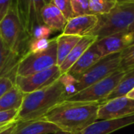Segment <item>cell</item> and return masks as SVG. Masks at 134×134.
<instances>
[{"label":"cell","instance_id":"cell-16","mask_svg":"<svg viewBox=\"0 0 134 134\" xmlns=\"http://www.w3.org/2000/svg\"><path fill=\"white\" fill-rule=\"evenodd\" d=\"M97 40L96 36H85L81 38L78 43L74 47L70 54L67 55L62 63L59 65L62 74H65L68 70L73 66V65L81 57V55L86 51V50Z\"/></svg>","mask_w":134,"mask_h":134},{"label":"cell","instance_id":"cell-18","mask_svg":"<svg viewBox=\"0 0 134 134\" xmlns=\"http://www.w3.org/2000/svg\"><path fill=\"white\" fill-rule=\"evenodd\" d=\"M55 38L57 45V65L59 66L81 37L62 33Z\"/></svg>","mask_w":134,"mask_h":134},{"label":"cell","instance_id":"cell-21","mask_svg":"<svg viewBox=\"0 0 134 134\" xmlns=\"http://www.w3.org/2000/svg\"><path fill=\"white\" fill-rule=\"evenodd\" d=\"M132 88H134V69L125 74L117 87L103 102L108 101L117 97L125 96L128 92H130Z\"/></svg>","mask_w":134,"mask_h":134},{"label":"cell","instance_id":"cell-11","mask_svg":"<svg viewBox=\"0 0 134 134\" xmlns=\"http://www.w3.org/2000/svg\"><path fill=\"white\" fill-rule=\"evenodd\" d=\"M134 43V36L131 32H122L113 34L96 41V45L102 56L120 53Z\"/></svg>","mask_w":134,"mask_h":134},{"label":"cell","instance_id":"cell-28","mask_svg":"<svg viewBox=\"0 0 134 134\" xmlns=\"http://www.w3.org/2000/svg\"><path fill=\"white\" fill-rule=\"evenodd\" d=\"M18 113V110H12L8 111L0 112V125L16 121Z\"/></svg>","mask_w":134,"mask_h":134},{"label":"cell","instance_id":"cell-12","mask_svg":"<svg viewBox=\"0 0 134 134\" xmlns=\"http://www.w3.org/2000/svg\"><path fill=\"white\" fill-rule=\"evenodd\" d=\"M134 124V114L110 120H97L84 129L73 134H110L120 129Z\"/></svg>","mask_w":134,"mask_h":134},{"label":"cell","instance_id":"cell-7","mask_svg":"<svg viewBox=\"0 0 134 134\" xmlns=\"http://www.w3.org/2000/svg\"><path fill=\"white\" fill-rule=\"evenodd\" d=\"M125 74L118 70L103 80L69 96L65 100L102 103L117 87Z\"/></svg>","mask_w":134,"mask_h":134},{"label":"cell","instance_id":"cell-4","mask_svg":"<svg viewBox=\"0 0 134 134\" xmlns=\"http://www.w3.org/2000/svg\"><path fill=\"white\" fill-rule=\"evenodd\" d=\"M98 23L88 36L97 40L106 36L127 32L134 23V3H117L107 14L98 15Z\"/></svg>","mask_w":134,"mask_h":134},{"label":"cell","instance_id":"cell-20","mask_svg":"<svg viewBox=\"0 0 134 134\" xmlns=\"http://www.w3.org/2000/svg\"><path fill=\"white\" fill-rule=\"evenodd\" d=\"M19 58L13 54L0 38V77L6 76L7 72L16 70Z\"/></svg>","mask_w":134,"mask_h":134},{"label":"cell","instance_id":"cell-33","mask_svg":"<svg viewBox=\"0 0 134 134\" xmlns=\"http://www.w3.org/2000/svg\"><path fill=\"white\" fill-rule=\"evenodd\" d=\"M118 3H134V0H116Z\"/></svg>","mask_w":134,"mask_h":134},{"label":"cell","instance_id":"cell-23","mask_svg":"<svg viewBox=\"0 0 134 134\" xmlns=\"http://www.w3.org/2000/svg\"><path fill=\"white\" fill-rule=\"evenodd\" d=\"M134 69V43L120 52L119 70L129 72Z\"/></svg>","mask_w":134,"mask_h":134},{"label":"cell","instance_id":"cell-15","mask_svg":"<svg viewBox=\"0 0 134 134\" xmlns=\"http://www.w3.org/2000/svg\"><path fill=\"white\" fill-rule=\"evenodd\" d=\"M101 58L102 56L95 42L73 65V66L66 73V74L71 76L74 79H75L76 77L82 74L84 72L88 70L90 67L96 64Z\"/></svg>","mask_w":134,"mask_h":134},{"label":"cell","instance_id":"cell-29","mask_svg":"<svg viewBox=\"0 0 134 134\" xmlns=\"http://www.w3.org/2000/svg\"><path fill=\"white\" fill-rule=\"evenodd\" d=\"M13 0H0V20L7 14Z\"/></svg>","mask_w":134,"mask_h":134},{"label":"cell","instance_id":"cell-34","mask_svg":"<svg viewBox=\"0 0 134 134\" xmlns=\"http://www.w3.org/2000/svg\"><path fill=\"white\" fill-rule=\"evenodd\" d=\"M129 32H131L132 34H133V36H134V23L129 27V30H128Z\"/></svg>","mask_w":134,"mask_h":134},{"label":"cell","instance_id":"cell-19","mask_svg":"<svg viewBox=\"0 0 134 134\" xmlns=\"http://www.w3.org/2000/svg\"><path fill=\"white\" fill-rule=\"evenodd\" d=\"M25 94L14 85L0 98V112L19 110L22 104Z\"/></svg>","mask_w":134,"mask_h":134},{"label":"cell","instance_id":"cell-35","mask_svg":"<svg viewBox=\"0 0 134 134\" xmlns=\"http://www.w3.org/2000/svg\"><path fill=\"white\" fill-rule=\"evenodd\" d=\"M54 134H72V133H69V132H63V131H58Z\"/></svg>","mask_w":134,"mask_h":134},{"label":"cell","instance_id":"cell-22","mask_svg":"<svg viewBox=\"0 0 134 134\" xmlns=\"http://www.w3.org/2000/svg\"><path fill=\"white\" fill-rule=\"evenodd\" d=\"M117 3L116 0H89L90 13L96 16L107 14Z\"/></svg>","mask_w":134,"mask_h":134},{"label":"cell","instance_id":"cell-17","mask_svg":"<svg viewBox=\"0 0 134 134\" xmlns=\"http://www.w3.org/2000/svg\"><path fill=\"white\" fill-rule=\"evenodd\" d=\"M41 18L43 23L51 30L62 32L68 21L51 2L43 8L41 11Z\"/></svg>","mask_w":134,"mask_h":134},{"label":"cell","instance_id":"cell-31","mask_svg":"<svg viewBox=\"0 0 134 134\" xmlns=\"http://www.w3.org/2000/svg\"><path fill=\"white\" fill-rule=\"evenodd\" d=\"M15 121H11V122H9V123H6V124H3V125H0V132H3V130H5L6 129H7L8 127H10L14 122Z\"/></svg>","mask_w":134,"mask_h":134},{"label":"cell","instance_id":"cell-27","mask_svg":"<svg viewBox=\"0 0 134 134\" xmlns=\"http://www.w3.org/2000/svg\"><path fill=\"white\" fill-rule=\"evenodd\" d=\"M14 86V81L8 77H0V98Z\"/></svg>","mask_w":134,"mask_h":134},{"label":"cell","instance_id":"cell-9","mask_svg":"<svg viewBox=\"0 0 134 134\" xmlns=\"http://www.w3.org/2000/svg\"><path fill=\"white\" fill-rule=\"evenodd\" d=\"M51 1V0H14L19 16L31 37L35 29L44 25L41 18V11Z\"/></svg>","mask_w":134,"mask_h":134},{"label":"cell","instance_id":"cell-24","mask_svg":"<svg viewBox=\"0 0 134 134\" xmlns=\"http://www.w3.org/2000/svg\"><path fill=\"white\" fill-rule=\"evenodd\" d=\"M51 2L63 14L67 20L74 17L71 5V0H51Z\"/></svg>","mask_w":134,"mask_h":134},{"label":"cell","instance_id":"cell-32","mask_svg":"<svg viewBox=\"0 0 134 134\" xmlns=\"http://www.w3.org/2000/svg\"><path fill=\"white\" fill-rule=\"evenodd\" d=\"M126 96L129 97V98H130V99H134V88H132L130 92H129L128 94L126 95Z\"/></svg>","mask_w":134,"mask_h":134},{"label":"cell","instance_id":"cell-25","mask_svg":"<svg viewBox=\"0 0 134 134\" xmlns=\"http://www.w3.org/2000/svg\"><path fill=\"white\" fill-rule=\"evenodd\" d=\"M74 17L91 14L89 10V0H71Z\"/></svg>","mask_w":134,"mask_h":134},{"label":"cell","instance_id":"cell-14","mask_svg":"<svg viewBox=\"0 0 134 134\" xmlns=\"http://www.w3.org/2000/svg\"><path fill=\"white\" fill-rule=\"evenodd\" d=\"M61 131L53 123L42 118L18 121L12 134H50Z\"/></svg>","mask_w":134,"mask_h":134},{"label":"cell","instance_id":"cell-6","mask_svg":"<svg viewBox=\"0 0 134 134\" xmlns=\"http://www.w3.org/2000/svg\"><path fill=\"white\" fill-rule=\"evenodd\" d=\"M57 65L56 38L51 40L49 46L42 51H29L21 57L15 70V77H25L47 70Z\"/></svg>","mask_w":134,"mask_h":134},{"label":"cell","instance_id":"cell-5","mask_svg":"<svg viewBox=\"0 0 134 134\" xmlns=\"http://www.w3.org/2000/svg\"><path fill=\"white\" fill-rule=\"evenodd\" d=\"M120 53L101 58L96 64L76 77L70 87L69 96L78 92L90 85L103 80L119 70Z\"/></svg>","mask_w":134,"mask_h":134},{"label":"cell","instance_id":"cell-3","mask_svg":"<svg viewBox=\"0 0 134 134\" xmlns=\"http://www.w3.org/2000/svg\"><path fill=\"white\" fill-rule=\"evenodd\" d=\"M0 38L10 52L18 58H21L28 53L32 37L19 16L14 0L7 14L0 20Z\"/></svg>","mask_w":134,"mask_h":134},{"label":"cell","instance_id":"cell-2","mask_svg":"<svg viewBox=\"0 0 134 134\" xmlns=\"http://www.w3.org/2000/svg\"><path fill=\"white\" fill-rule=\"evenodd\" d=\"M100 104L65 100L51 108L41 118L53 123L61 131L73 134L97 121Z\"/></svg>","mask_w":134,"mask_h":134},{"label":"cell","instance_id":"cell-26","mask_svg":"<svg viewBox=\"0 0 134 134\" xmlns=\"http://www.w3.org/2000/svg\"><path fill=\"white\" fill-rule=\"evenodd\" d=\"M50 42H51V40H48V39L32 40L29 44V51H38L44 50L49 46Z\"/></svg>","mask_w":134,"mask_h":134},{"label":"cell","instance_id":"cell-1","mask_svg":"<svg viewBox=\"0 0 134 134\" xmlns=\"http://www.w3.org/2000/svg\"><path fill=\"white\" fill-rule=\"evenodd\" d=\"M73 78L70 75L63 74L47 87L25 94L16 121H25L41 118L51 108L66 99Z\"/></svg>","mask_w":134,"mask_h":134},{"label":"cell","instance_id":"cell-8","mask_svg":"<svg viewBox=\"0 0 134 134\" xmlns=\"http://www.w3.org/2000/svg\"><path fill=\"white\" fill-rule=\"evenodd\" d=\"M62 75L59 66L56 65L47 70L31 75L16 76L14 77V85L24 94H28L47 87L59 79Z\"/></svg>","mask_w":134,"mask_h":134},{"label":"cell","instance_id":"cell-10","mask_svg":"<svg viewBox=\"0 0 134 134\" xmlns=\"http://www.w3.org/2000/svg\"><path fill=\"white\" fill-rule=\"evenodd\" d=\"M134 114V99L125 96L117 97L100 104L97 120L118 119Z\"/></svg>","mask_w":134,"mask_h":134},{"label":"cell","instance_id":"cell-30","mask_svg":"<svg viewBox=\"0 0 134 134\" xmlns=\"http://www.w3.org/2000/svg\"><path fill=\"white\" fill-rule=\"evenodd\" d=\"M17 122H18V121H15L10 127H8L7 129H6L5 130H3V132H0V134H12V132H13V131H14V129L17 125Z\"/></svg>","mask_w":134,"mask_h":134},{"label":"cell","instance_id":"cell-13","mask_svg":"<svg viewBox=\"0 0 134 134\" xmlns=\"http://www.w3.org/2000/svg\"><path fill=\"white\" fill-rule=\"evenodd\" d=\"M98 23V17L93 14L76 16L67 21L63 34L78 36H88Z\"/></svg>","mask_w":134,"mask_h":134}]
</instances>
